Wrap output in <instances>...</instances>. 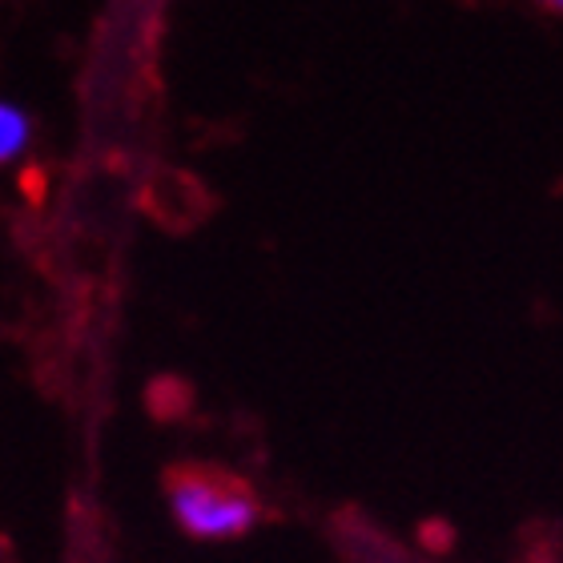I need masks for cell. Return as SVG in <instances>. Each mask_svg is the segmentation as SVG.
<instances>
[{
    "label": "cell",
    "mask_w": 563,
    "mask_h": 563,
    "mask_svg": "<svg viewBox=\"0 0 563 563\" xmlns=\"http://www.w3.org/2000/svg\"><path fill=\"white\" fill-rule=\"evenodd\" d=\"M540 4H543L548 12H563V0H540Z\"/></svg>",
    "instance_id": "3957f363"
},
{
    "label": "cell",
    "mask_w": 563,
    "mask_h": 563,
    "mask_svg": "<svg viewBox=\"0 0 563 563\" xmlns=\"http://www.w3.org/2000/svg\"><path fill=\"white\" fill-rule=\"evenodd\" d=\"M33 141V121L24 109H16L12 101H0V165H9L12 157H21Z\"/></svg>",
    "instance_id": "7a4b0ae2"
},
{
    "label": "cell",
    "mask_w": 563,
    "mask_h": 563,
    "mask_svg": "<svg viewBox=\"0 0 563 563\" xmlns=\"http://www.w3.org/2000/svg\"><path fill=\"white\" fill-rule=\"evenodd\" d=\"M165 487H169L177 528L194 540H234V536H246L258 519L254 492L225 471L174 467Z\"/></svg>",
    "instance_id": "6da1fadb"
}]
</instances>
